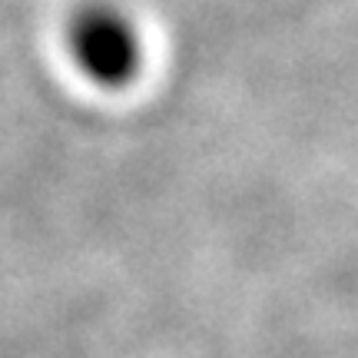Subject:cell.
Masks as SVG:
<instances>
[{"label":"cell","mask_w":358,"mask_h":358,"mask_svg":"<svg viewBox=\"0 0 358 358\" xmlns=\"http://www.w3.org/2000/svg\"><path fill=\"white\" fill-rule=\"evenodd\" d=\"M70 57L80 73L103 90L129 87L143 66L140 34L113 3H83L66 24Z\"/></svg>","instance_id":"obj_1"}]
</instances>
